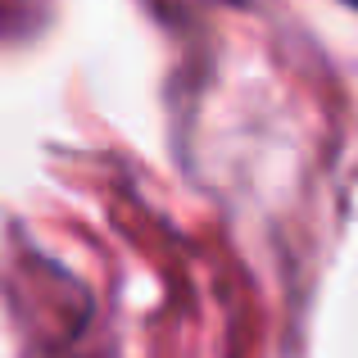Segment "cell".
<instances>
[{"label": "cell", "mask_w": 358, "mask_h": 358, "mask_svg": "<svg viewBox=\"0 0 358 358\" xmlns=\"http://www.w3.org/2000/svg\"><path fill=\"white\" fill-rule=\"evenodd\" d=\"M345 5H354V9H358V0H345Z\"/></svg>", "instance_id": "obj_1"}]
</instances>
